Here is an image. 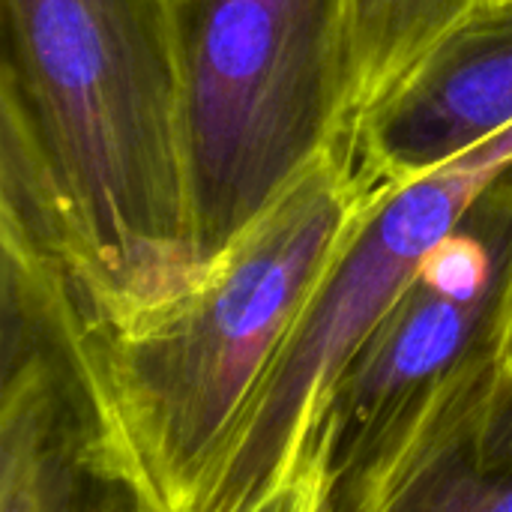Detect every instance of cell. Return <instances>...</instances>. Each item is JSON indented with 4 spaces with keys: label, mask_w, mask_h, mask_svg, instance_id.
I'll return each instance as SVG.
<instances>
[{
    "label": "cell",
    "mask_w": 512,
    "mask_h": 512,
    "mask_svg": "<svg viewBox=\"0 0 512 512\" xmlns=\"http://www.w3.org/2000/svg\"><path fill=\"white\" fill-rule=\"evenodd\" d=\"M387 186L357 135L180 288L81 306L60 255L0 219L6 318L27 324L78 393V465L129 512H222L258 465L312 309Z\"/></svg>",
    "instance_id": "6da1fadb"
},
{
    "label": "cell",
    "mask_w": 512,
    "mask_h": 512,
    "mask_svg": "<svg viewBox=\"0 0 512 512\" xmlns=\"http://www.w3.org/2000/svg\"><path fill=\"white\" fill-rule=\"evenodd\" d=\"M0 15V210L51 240L87 309L189 282L204 255L168 0H0Z\"/></svg>",
    "instance_id": "7a4b0ae2"
},
{
    "label": "cell",
    "mask_w": 512,
    "mask_h": 512,
    "mask_svg": "<svg viewBox=\"0 0 512 512\" xmlns=\"http://www.w3.org/2000/svg\"><path fill=\"white\" fill-rule=\"evenodd\" d=\"M204 258L354 135L345 0H168Z\"/></svg>",
    "instance_id": "3957f363"
},
{
    "label": "cell",
    "mask_w": 512,
    "mask_h": 512,
    "mask_svg": "<svg viewBox=\"0 0 512 512\" xmlns=\"http://www.w3.org/2000/svg\"><path fill=\"white\" fill-rule=\"evenodd\" d=\"M512 129V0L465 21L357 126V150L384 186L420 180Z\"/></svg>",
    "instance_id": "277c9868"
},
{
    "label": "cell",
    "mask_w": 512,
    "mask_h": 512,
    "mask_svg": "<svg viewBox=\"0 0 512 512\" xmlns=\"http://www.w3.org/2000/svg\"><path fill=\"white\" fill-rule=\"evenodd\" d=\"M495 0H345L348 108L357 126Z\"/></svg>",
    "instance_id": "5b68a950"
},
{
    "label": "cell",
    "mask_w": 512,
    "mask_h": 512,
    "mask_svg": "<svg viewBox=\"0 0 512 512\" xmlns=\"http://www.w3.org/2000/svg\"><path fill=\"white\" fill-rule=\"evenodd\" d=\"M48 396V363L39 351H21L3 390L0 512H54Z\"/></svg>",
    "instance_id": "8992f818"
},
{
    "label": "cell",
    "mask_w": 512,
    "mask_h": 512,
    "mask_svg": "<svg viewBox=\"0 0 512 512\" xmlns=\"http://www.w3.org/2000/svg\"><path fill=\"white\" fill-rule=\"evenodd\" d=\"M339 453V423H327L297 462L273 468L255 486L231 498L222 512H333L336 483L342 465Z\"/></svg>",
    "instance_id": "52a82bcc"
},
{
    "label": "cell",
    "mask_w": 512,
    "mask_h": 512,
    "mask_svg": "<svg viewBox=\"0 0 512 512\" xmlns=\"http://www.w3.org/2000/svg\"><path fill=\"white\" fill-rule=\"evenodd\" d=\"M486 351H489V363H492L498 384L507 393H512V264L507 282H504V291L498 297L492 324L486 330Z\"/></svg>",
    "instance_id": "ba28073f"
}]
</instances>
